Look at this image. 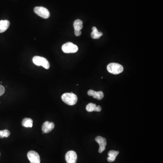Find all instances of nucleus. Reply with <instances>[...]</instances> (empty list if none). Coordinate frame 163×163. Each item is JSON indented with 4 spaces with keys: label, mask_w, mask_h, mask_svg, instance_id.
Returning <instances> with one entry per match:
<instances>
[{
    "label": "nucleus",
    "mask_w": 163,
    "mask_h": 163,
    "mask_svg": "<svg viewBox=\"0 0 163 163\" xmlns=\"http://www.w3.org/2000/svg\"><path fill=\"white\" fill-rule=\"evenodd\" d=\"M92 31H93L91 33V36L93 39H98L102 36V33L98 31L96 27H93L92 28Z\"/></svg>",
    "instance_id": "obj_13"
},
{
    "label": "nucleus",
    "mask_w": 163,
    "mask_h": 163,
    "mask_svg": "<svg viewBox=\"0 0 163 163\" xmlns=\"http://www.w3.org/2000/svg\"><path fill=\"white\" fill-rule=\"evenodd\" d=\"M73 27H74V30L81 31L83 27L82 21L80 20H78V19L76 20L73 23Z\"/></svg>",
    "instance_id": "obj_16"
},
{
    "label": "nucleus",
    "mask_w": 163,
    "mask_h": 163,
    "mask_svg": "<svg viewBox=\"0 0 163 163\" xmlns=\"http://www.w3.org/2000/svg\"><path fill=\"white\" fill-rule=\"evenodd\" d=\"M107 70L112 74H118L123 71L124 68L121 64L117 63H111L107 65Z\"/></svg>",
    "instance_id": "obj_3"
},
{
    "label": "nucleus",
    "mask_w": 163,
    "mask_h": 163,
    "mask_svg": "<svg viewBox=\"0 0 163 163\" xmlns=\"http://www.w3.org/2000/svg\"><path fill=\"white\" fill-rule=\"evenodd\" d=\"M34 12L38 16L43 19H48L50 17V13L47 8L42 6H37L34 9Z\"/></svg>",
    "instance_id": "obj_5"
},
{
    "label": "nucleus",
    "mask_w": 163,
    "mask_h": 163,
    "mask_svg": "<svg viewBox=\"0 0 163 163\" xmlns=\"http://www.w3.org/2000/svg\"><path fill=\"white\" fill-rule=\"evenodd\" d=\"M27 157L31 163H40L41 159L39 154L36 151L31 150L27 154Z\"/></svg>",
    "instance_id": "obj_6"
},
{
    "label": "nucleus",
    "mask_w": 163,
    "mask_h": 163,
    "mask_svg": "<svg viewBox=\"0 0 163 163\" xmlns=\"http://www.w3.org/2000/svg\"><path fill=\"white\" fill-rule=\"evenodd\" d=\"M77 158V154L73 150L68 151L65 155V160L67 163H76Z\"/></svg>",
    "instance_id": "obj_7"
},
{
    "label": "nucleus",
    "mask_w": 163,
    "mask_h": 163,
    "mask_svg": "<svg viewBox=\"0 0 163 163\" xmlns=\"http://www.w3.org/2000/svg\"><path fill=\"white\" fill-rule=\"evenodd\" d=\"M10 135V132L8 130H0V138H3L4 137H8Z\"/></svg>",
    "instance_id": "obj_17"
},
{
    "label": "nucleus",
    "mask_w": 163,
    "mask_h": 163,
    "mask_svg": "<svg viewBox=\"0 0 163 163\" xmlns=\"http://www.w3.org/2000/svg\"></svg>",
    "instance_id": "obj_20"
},
{
    "label": "nucleus",
    "mask_w": 163,
    "mask_h": 163,
    "mask_svg": "<svg viewBox=\"0 0 163 163\" xmlns=\"http://www.w3.org/2000/svg\"><path fill=\"white\" fill-rule=\"evenodd\" d=\"M95 140L99 145L98 151L100 153H102L106 149V146L107 144V140L105 138L99 136L95 138Z\"/></svg>",
    "instance_id": "obj_8"
},
{
    "label": "nucleus",
    "mask_w": 163,
    "mask_h": 163,
    "mask_svg": "<svg viewBox=\"0 0 163 163\" xmlns=\"http://www.w3.org/2000/svg\"><path fill=\"white\" fill-rule=\"evenodd\" d=\"M119 152L118 151H115V150H110L108 152V155L109 157L107 158V160L109 162H113L115 161L116 157L119 154Z\"/></svg>",
    "instance_id": "obj_14"
},
{
    "label": "nucleus",
    "mask_w": 163,
    "mask_h": 163,
    "mask_svg": "<svg viewBox=\"0 0 163 163\" xmlns=\"http://www.w3.org/2000/svg\"><path fill=\"white\" fill-rule=\"evenodd\" d=\"M88 94L89 96H93L94 98H96L98 100H101L104 97V93L102 91L96 92L93 90H89L88 92Z\"/></svg>",
    "instance_id": "obj_10"
},
{
    "label": "nucleus",
    "mask_w": 163,
    "mask_h": 163,
    "mask_svg": "<svg viewBox=\"0 0 163 163\" xmlns=\"http://www.w3.org/2000/svg\"><path fill=\"white\" fill-rule=\"evenodd\" d=\"M61 98L64 103L70 106H73L77 102V96L73 93H64L62 96Z\"/></svg>",
    "instance_id": "obj_1"
},
{
    "label": "nucleus",
    "mask_w": 163,
    "mask_h": 163,
    "mask_svg": "<svg viewBox=\"0 0 163 163\" xmlns=\"http://www.w3.org/2000/svg\"><path fill=\"white\" fill-rule=\"evenodd\" d=\"M10 23L8 20L0 21V33L6 31L10 26Z\"/></svg>",
    "instance_id": "obj_12"
},
{
    "label": "nucleus",
    "mask_w": 163,
    "mask_h": 163,
    "mask_svg": "<svg viewBox=\"0 0 163 163\" xmlns=\"http://www.w3.org/2000/svg\"><path fill=\"white\" fill-rule=\"evenodd\" d=\"M5 88L2 85H0V96H2L5 93Z\"/></svg>",
    "instance_id": "obj_18"
},
{
    "label": "nucleus",
    "mask_w": 163,
    "mask_h": 163,
    "mask_svg": "<svg viewBox=\"0 0 163 163\" xmlns=\"http://www.w3.org/2000/svg\"><path fill=\"white\" fill-rule=\"evenodd\" d=\"M33 62L38 66L43 67L46 69L50 68V64L47 59L42 57L36 56L33 58Z\"/></svg>",
    "instance_id": "obj_2"
},
{
    "label": "nucleus",
    "mask_w": 163,
    "mask_h": 163,
    "mask_svg": "<svg viewBox=\"0 0 163 163\" xmlns=\"http://www.w3.org/2000/svg\"><path fill=\"white\" fill-rule=\"evenodd\" d=\"M74 34L76 36H79L82 34V32L79 30H74Z\"/></svg>",
    "instance_id": "obj_19"
},
{
    "label": "nucleus",
    "mask_w": 163,
    "mask_h": 163,
    "mask_svg": "<svg viewBox=\"0 0 163 163\" xmlns=\"http://www.w3.org/2000/svg\"><path fill=\"white\" fill-rule=\"evenodd\" d=\"M63 51L65 53H75L78 51L77 46L71 42H68L64 43L62 47Z\"/></svg>",
    "instance_id": "obj_4"
},
{
    "label": "nucleus",
    "mask_w": 163,
    "mask_h": 163,
    "mask_svg": "<svg viewBox=\"0 0 163 163\" xmlns=\"http://www.w3.org/2000/svg\"><path fill=\"white\" fill-rule=\"evenodd\" d=\"M86 110L88 112H100L102 110V108L100 106H97L93 103H89L86 106Z\"/></svg>",
    "instance_id": "obj_11"
},
{
    "label": "nucleus",
    "mask_w": 163,
    "mask_h": 163,
    "mask_svg": "<svg viewBox=\"0 0 163 163\" xmlns=\"http://www.w3.org/2000/svg\"><path fill=\"white\" fill-rule=\"evenodd\" d=\"M32 120L29 118H25L22 120V125L25 127H33Z\"/></svg>",
    "instance_id": "obj_15"
},
{
    "label": "nucleus",
    "mask_w": 163,
    "mask_h": 163,
    "mask_svg": "<svg viewBox=\"0 0 163 163\" xmlns=\"http://www.w3.org/2000/svg\"><path fill=\"white\" fill-rule=\"evenodd\" d=\"M55 125L53 122L46 121L43 123L42 127V130L43 131V133H48L50 132L51 131L54 129Z\"/></svg>",
    "instance_id": "obj_9"
}]
</instances>
